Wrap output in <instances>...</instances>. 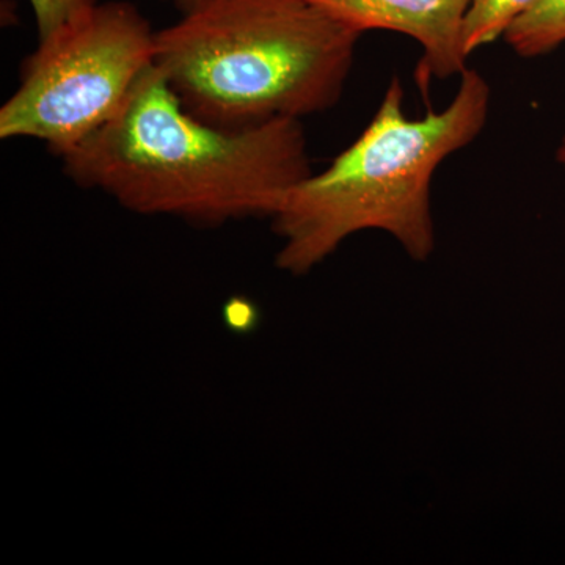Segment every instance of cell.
Returning <instances> with one entry per match:
<instances>
[{"mask_svg": "<svg viewBox=\"0 0 565 565\" xmlns=\"http://www.w3.org/2000/svg\"><path fill=\"white\" fill-rule=\"evenodd\" d=\"M555 158L561 169L565 172V129L563 136H561L559 143H557Z\"/></svg>", "mask_w": 565, "mask_h": 565, "instance_id": "cell-10", "label": "cell"}, {"mask_svg": "<svg viewBox=\"0 0 565 565\" xmlns=\"http://www.w3.org/2000/svg\"><path fill=\"white\" fill-rule=\"evenodd\" d=\"M162 2L172 3L174 9L180 10L182 14L195 9V7H199L204 0H162Z\"/></svg>", "mask_w": 565, "mask_h": 565, "instance_id": "cell-9", "label": "cell"}, {"mask_svg": "<svg viewBox=\"0 0 565 565\" xmlns=\"http://www.w3.org/2000/svg\"><path fill=\"white\" fill-rule=\"evenodd\" d=\"M490 104L489 82L467 68L448 106L411 118L403 82L393 77L363 132L323 172L299 182L270 218L281 241L278 269L311 273L363 232L390 234L415 262L429 259L437 245L435 173L481 136Z\"/></svg>", "mask_w": 565, "mask_h": 565, "instance_id": "cell-2", "label": "cell"}, {"mask_svg": "<svg viewBox=\"0 0 565 565\" xmlns=\"http://www.w3.org/2000/svg\"><path fill=\"white\" fill-rule=\"evenodd\" d=\"M62 159L76 184L128 211L203 225L273 218L315 173L302 121L215 128L182 107L154 65L117 115Z\"/></svg>", "mask_w": 565, "mask_h": 565, "instance_id": "cell-1", "label": "cell"}, {"mask_svg": "<svg viewBox=\"0 0 565 565\" xmlns=\"http://www.w3.org/2000/svg\"><path fill=\"white\" fill-rule=\"evenodd\" d=\"M503 40L522 58L559 50L565 44V0H541L509 28Z\"/></svg>", "mask_w": 565, "mask_h": 565, "instance_id": "cell-6", "label": "cell"}, {"mask_svg": "<svg viewBox=\"0 0 565 565\" xmlns=\"http://www.w3.org/2000/svg\"><path fill=\"white\" fill-rule=\"evenodd\" d=\"M29 2H31L36 31L41 39L82 11L92 9L98 0H29Z\"/></svg>", "mask_w": 565, "mask_h": 565, "instance_id": "cell-8", "label": "cell"}, {"mask_svg": "<svg viewBox=\"0 0 565 565\" xmlns=\"http://www.w3.org/2000/svg\"><path fill=\"white\" fill-rule=\"evenodd\" d=\"M154 52L156 32L134 3L82 11L41 36L22 63L0 109V137L39 140L63 158L117 115Z\"/></svg>", "mask_w": 565, "mask_h": 565, "instance_id": "cell-4", "label": "cell"}, {"mask_svg": "<svg viewBox=\"0 0 565 565\" xmlns=\"http://www.w3.org/2000/svg\"><path fill=\"white\" fill-rule=\"evenodd\" d=\"M539 2L541 0H471L462 29L465 55L470 58L476 51L504 39L509 28Z\"/></svg>", "mask_w": 565, "mask_h": 565, "instance_id": "cell-7", "label": "cell"}, {"mask_svg": "<svg viewBox=\"0 0 565 565\" xmlns=\"http://www.w3.org/2000/svg\"><path fill=\"white\" fill-rule=\"evenodd\" d=\"M333 20L359 32L401 33L418 43L419 87L430 79L462 76L468 57L462 46L465 14L471 0H307Z\"/></svg>", "mask_w": 565, "mask_h": 565, "instance_id": "cell-5", "label": "cell"}, {"mask_svg": "<svg viewBox=\"0 0 565 565\" xmlns=\"http://www.w3.org/2000/svg\"><path fill=\"white\" fill-rule=\"evenodd\" d=\"M362 35L307 0H204L156 32L154 66L193 117L243 131L337 106Z\"/></svg>", "mask_w": 565, "mask_h": 565, "instance_id": "cell-3", "label": "cell"}]
</instances>
